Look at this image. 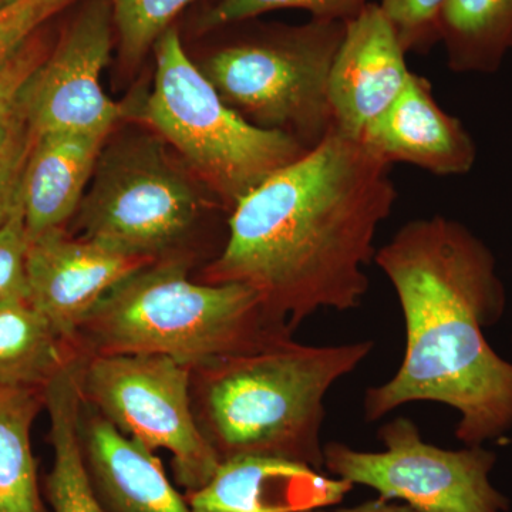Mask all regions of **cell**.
<instances>
[{
  "mask_svg": "<svg viewBox=\"0 0 512 512\" xmlns=\"http://www.w3.org/2000/svg\"><path fill=\"white\" fill-rule=\"evenodd\" d=\"M147 259L134 258L67 234L46 232L30 242L29 302L74 346L77 330L101 299Z\"/></svg>",
  "mask_w": 512,
  "mask_h": 512,
  "instance_id": "cell-12",
  "label": "cell"
},
{
  "mask_svg": "<svg viewBox=\"0 0 512 512\" xmlns=\"http://www.w3.org/2000/svg\"><path fill=\"white\" fill-rule=\"evenodd\" d=\"M45 390L0 383V512H50L40 490L32 427Z\"/></svg>",
  "mask_w": 512,
  "mask_h": 512,
  "instance_id": "cell-20",
  "label": "cell"
},
{
  "mask_svg": "<svg viewBox=\"0 0 512 512\" xmlns=\"http://www.w3.org/2000/svg\"><path fill=\"white\" fill-rule=\"evenodd\" d=\"M345 23L311 19L235 40L214 50L200 69L239 116L312 150L333 128L328 82Z\"/></svg>",
  "mask_w": 512,
  "mask_h": 512,
  "instance_id": "cell-6",
  "label": "cell"
},
{
  "mask_svg": "<svg viewBox=\"0 0 512 512\" xmlns=\"http://www.w3.org/2000/svg\"><path fill=\"white\" fill-rule=\"evenodd\" d=\"M444 0H380L407 53H427L439 43V16Z\"/></svg>",
  "mask_w": 512,
  "mask_h": 512,
  "instance_id": "cell-24",
  "label": "cell"
},
{
  "mask_svg": "<svg viewBox=\"0 0 512 512\" xmlns=\"http://www.w3.org/2000/svg\"><path fill=\"white\" fill-rule=\"evenodd\" d=\"M406 325L402 365L366 390V421L414 402L460 413L457 440L483 446L512 430V363L488 343L507 293L491 249L466 225L443 215L404 224L376 251Z\"/></svg>",
  "mask_w": 512,
  "mask_h": 512,
  "instance_id": "cell-2",
  "label": "cell"
},
{
  "mask_svg": "<svg viewBox=\"0 0 512 512\" xmlns=\"http://www.w3.org/2000/svg\"><path fill=\"white\" fill-rule=\"evenodd\" d=\"M360 141L386 163L412 164L440 177L470 173L477 161L476 141L463 121L441 109L429 80L416 73Z\"/></svg>",
  "mask_w": 512,
  "mask_h": 512,
  "instance_id": "cell-14",
  "label": "cell"
},
{
  "mask_svg": "<svg viewBox=\"0 0 512 512\" xmlns=\"http://www.w3.org/2000/svg\"><path fill=\"white\" fill-rule=\"evenodd\" d=\"M439 42L453 72H497L512 50V0H444Z\"/></svg>",
  "mask_w": 512,
  "mask_h": 512,
  "instance_id": "cell-19",
  "label": "cell"
},
{
  "mask_svg": "<svg viewBox=\"0 0 512 512\" xmlns=\"http://www.w3.org/2000/svg\"><path fill=\"white\" fill-rule=\"evenodd\" d=\"M32 144L33 134L22 117L0 147V225L8 220L20 202L23 173Z\"/></svg>",
  "mask_w": 512,
  "mask_h": 512,
  "instance_id": "cell-27",
  "label": "cell"
},
{
  "mask_svg": "<svg viewBox=\"0 0 512 512\" xmlns=\"http://www.w3.org/2000/svg\"><path fill=\"white\" fill-rule=\"evenodd\" d=\"M311 512H423L416 510V508L410 507L407 504H394L392 501L382 500V498H377V500L367 501V503H363L360 505H356V507L352 508H340V510L329 511L328 508L325 510H315Z\"/></svg>",
  "mask_w": 512,
  "mask_h": 512,
  "instance_id": "cell-28",
  "label": "cell"
},
{
  "mask_svg": "<svg viewBox=\"0 0 512 512\" xmlns=\"http://www.w3.org/2000/svg\"><path fill=\"white\" fill-rule=\"evenodd\" d=\"M383 451L325 444L323 470L366 485L386 501L423 512H508L510 500L491 483L497 454L484 446L444 450L427 443L413 420L397 417L379 429Z\"/></svg>",
  "mask_w": 512,
  "mask_h": 512,
  "instance_id": "cell-9",
  "label": "cell"
},
{
  "mask_svg": "<svg viewBox=\"0 0 512 512\" xmlns=\"http://www.w3.org/2000/svg\"><path fill=\"white\" fill-rule=\"evenodd\" d=\"M114 25L120 35L121 53L136 63L158 37L170 29L175 16L192 0H109Z\"/></svg>",
  "mask_w": 512,
  "mask_h": 512,
  "instance_id": "cell-21",
  "label": "cell"
},
{
  "mask_svg": "<svg viewBox=\"0 0 512 512\" xmlns=\"http://www.w3.org/2000/svg\"><path fill=\"white\" fill-rule=\"evenodd\" d=\"M372 340L338 346L282 340L191 369L195 421L221 463L272 457L323 470L325 397L372 352Z\"/></svg>",
  "mask_w": 512,
  "mask_h": 512,
  "instance_id": "cell-3",
  "label": "cell"
},
{
  "mask_svg": "<svg viewBox=\"0 0 512 512\" xmlns=\"http://www.w3.org/2000/svg\"><path fill=\"white\" fill-rule=\"evenodd\" d=\"M392 164L335 128L232 208L200 282L239 284L295 332L320 309L359 308L377 229L392 214Z\"/></svg>",
  "mask_w": 512,
  "mask_h": 512,
  "instance_id": "cell-1",
  "label": "cell"
},
{
  "mask_svg": "<svg viewBox=\"0 0 512 512\" xmlns=\"http://www.w3.org/2000/svg\"><path fill=\"white\" fill-rule=\"evenodd\" d=\"M154 49L153 90L138 117L177 148L229 212L266 178L309 151L232 110L191 62L177 30H165Z\"/></svg>",
  "mask_w": 512,
  "mask_h": 512,
  "instance_id": "cell-5",
  "label": "cell"
},
{
  "mask_svg": "<svg viewBox=\"0 0 512 512\" xmlns=\"http://www.w3.org/2000/svg\"><path fill=\"white\" fill-rule=\"evenodd\" d=\"M406 55L379 3L370 2L345 23L328 82L336 131L360 141L399 99L413 74Z\"/></svg>",
  "mask_w": 512,
  "mask_h": 512,
  "instance_id": "cell-11",
  "label": "cell"
},
{
  "mask_svg": "<svg viewBox=\"0 0 512 512\" xmlns=\"http://www.w3.org/2000/svg\"><path fill=\"white\" fill-rule=\"evenodd\" d=\"M10 2V0H0V5H5V3Z\"/></svg>",
  "mask_w": 512,
  "mask_h": 512,
  "instance_id": "cell-29",
  "label": "cell"
},
{
  "mask_svg": "<svg viewBox=\"0 0 512 512\" xmlns=\"http://www.w3.org/2000/svg\"><path fill=\"white\" fill-rule=\"evenodd\" d=\"M46 59V46L30 39L8 63L0 67V147L22 119L20 97L37 67Z\"/></svg>",
  "mask_w": 512,
  "mask_h": 512,
  "instance_id": "cell-26",
  "label": "cell"
},
{
  "mask_svg": "<svg viewBox=\"0 0 512 512\" xmlns=\"http://www.w3.org/2000/svg\"><path fill=\"white\" fill-rule=\"evenodd\" d=\"M79 357L64 367L45 389L49 416L52 468L46 477L45 494L50 512H104L94 493L80 443V396L77 382Z\"/></svg>",
  "mask_w": 512,
  "mask_h": 512,
  "instance_id": "cell-17",
  "label": "cell"
},
{
  "mask_svg": "<svg viewBox=\"0 0 512 512\" xmlns=\"http://www.w3.org/2000/svg\"><path fill=\"white\" fill-rule=\"evenodd\" d=\"M258 293L190 278L185 256L141 266L114 286L74 338L79 355H161L195 367L292 339Z\"/></svg>",
  "mask_w": 512,
  "mask_h": 512,
  "instance_id": "cell-4",
  "label": "cell"
},
{
  "mask_svg": "<svg viewBox=\"0 0 512 512\" xmlns=\"http://www.w3.org/2000/svg\"><path fill=\"white\" fill-rule=\"evenodd\" d=\"M77 0H10L0 5V67L9 62L46 20Z\"/></svg>",
  "mask_w": 512,
  "mask_h": 512,
  "instance_id": "cell-25",
  "label": "cell"
},
{
  "mask_svg": "<svg viewBox=\"0 0 512 512\" xmlns=\"http://www.w3.org/2000/svg\"><path fill=\"white\" fill-rule=\"evenodd\" d=\"M113 12L109 0H87L55 52L37 67L20 97V114L33 136L79 133L109 137L127 114L104 93Z\"/></svg>",
  "mask_w": 512,
  "mask_h": 512,
  "instance_id": "cell-10",
  "label": "cell"
},
{
  "mask_svg": "<svg viewBox=\"0 0 512 512\" xmlns=\"http://www.w3.org/2000/svg\"><path fill=\"white\" fill-rule=\"evenodd\" d=\"M76 215V237L120 254L160 261L197 227L207 200L156 138L133 136L101 151Z\"/></svg>",
  "mask_w": 512,
  "mask_h": 512,
  "instance_id": "cell-7",
  "label": "cell"
},
{
  "mask_svg": "<svg viewBox=\"0 0 512 512\" xmlns=\"http://www.w3.org/2000/svg\"><path fill=\"white\" fill-rule=\"evenodd\" d=\"M22 197L18 207L0 225V305L29 301L28 252Z\"/></svg>",
  "mask_w": 512,
  "mask_h": 512,
  "instance_id": "cell-23",
  "label": "cell"
},
{
  "mask_svg": "<svg viewBox=\"0 0 512 512\" xmlns=\"http://www.w3.org/2000/svg\"><path fill=\"white\" fill-rule=\"evenodd\" d=\"M77 382L83 403L124 436L173 456L184 494L217 473L221 460L192 412L190 367L161 355H80Z\"/></svg>",
  "mask_w": 512,
  "mask_h": 512,
  "instance_id": "cell-8",
  "label": "cell"
},
{
  "mask_svg": "<svg viewBox=\"0 0 512 512\" xmlns=\"http://www.w3.org/2000/svg\"><path fill=\"white\" fill-rule=\"evenodd\" d=\"M77 356L29 301L0 305V383L45 390Z\"/></svg>",
  "mask_w": 512,
  "mask_h": 512,
  "instance_id": "cell-18",
  "label": "cell"
},
{
  "mask_svg": "<svg viewBox=\"0 0 512 512\" xmlns=\"http://www.w3.org/2000/svg\"><path fill=\"white\" fill-rule=\"evenodd\" d=\"M353 487L296 461L237 457L185 497L194 512H311L342 503Z\"/></svg>",
  "mask_w": 512,
  "mask_h": 512,
  "instance_id": "cell-13",
  "label": "cell"
},
{
  "mask_svg": "<svg viewBox=\"0 0 512 512\" xmlns=\"http://www.w3.org/2000/svg\"><path fill=\"white\" fill-rule=\"evenodd\" d=\"M369 3L370 0H218L202 16L200 29H224L279 9H301L311 13L312 19L348 22Z\"/></svg>",
  "mask_w": 512,
  "mask_h": 512,
  "instance_id": "cell-22",
  "label": "cell"
},
{
  "mask_svg": "<svg viewBox=\"0 0 512 512\" xmlns=\"http://www.w3.org/2000/svg\"><path fill=\"white\" fill-rule=\"evenodd\" d=\"M79 424L84 464L104 512H194L165 474L160 457L83 400Z\"/></svg>",
  "mask_w": 512,
  "mask_h": 512,
  "instance_id": "cell-15",
  "label": "cell"
},
{
  "mask_svg": "<svg viewBox=\"0 0 512 512\" xmlns=\"http://www.w3.org/2000/svg\"><path fill=\"white\" fill-rule=\"evenodd\" d=\"M106 138L79 133L33 136L20 188L30 242L64 228L76 215Z\"/></svg>",
  "mask_w": 512,
  "mask_h": 512,
  "instance_id": "cell-16",
  "label": "cell"
}]
</instances>
